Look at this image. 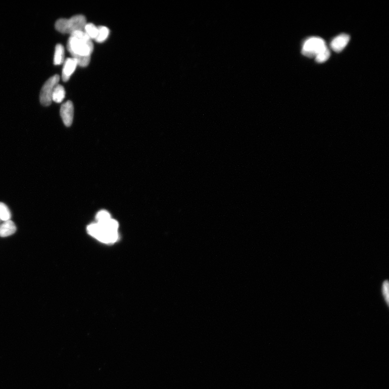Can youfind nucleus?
<instances>
[{
  "mask_svg": "<svg viewBox=\"0 0 389 389\" xmlns=\"http://www.w3.org/2000/svg\"><path fill=\"white\" fill-rule=\"evenodd\" d=\"M67 49L78 66L86 67L90 64L94 50L92 40L84 32L78 31L70 34Z\"/></svg>",
  "mask_w": 389,
  "mask_h": 389,
  "instance_id": "nucleus-1",
  "label": "nucleus"
},
{
  "mask_svg": "<svg viewBox=\"0 0 389 389\" xmlns=\"http://www.w3.org/2000/svg\"><path fill=\"white\" fill-rule=\"evenodd\" d=\"M118 228L119 223L110 219L104 222L91 224L87 227V231L92 237L101 243L109 244L115 243L119 238Z\"/></svg>",
  "mask_w": 389,
  "mask_h": 389,
  "instance_id": "nucleus-2",
  "label": "nucleus"
},
{
  "mask_svg": "<svg viewBox=\"0 0 389 389\" xmlns=\"http://www.w3.org/2000/svg\"><path fill=\"white\" fill-rule=\"evenodd\" d=\"M87 20L82 15H75L69 19H60L55 23L56 30L63 34H69L84 31Z\"/></svg>",
  "mask_w": 389,
  "mask_h": 389,
  "instance_id": "nucleus-3",
  "label": "nucleus"
},
{
  "mask_svg": "<svg viewBox=\"0 0 389 389\" xmlns=\"http://www.w3.org/2000/svg\"><path fill=\"white\" fill-rule=\"evenodd\" d=\"M325 41L318 37H312L305 41L302 53L306 57H316L320 53L327 48Z\"/></svg>",
  "mask_w": 389,
  "mask_h": 389,
  "instance_id": "nucleus-4",
  "label": "nucleus"
},
{
  "mask_svg": "<svg viewBox=\"0 0 389 389\" xmlns=\"http://www.w3.org/2000/svg\"><path fill=\"white\" fill-rule=\"evenodd\" d=\"M60 79V76L55 75L45 82L40 92V99L41 104L49 106L51 103L53 91L58 84Z\"/></svg>",
  "mask_w": 389,
  "mask_h": 389,
  "instance_id": "nucleus-5",
  "label": "nucleus"
},
{
  "mask_svg": "<svg viewBox=\"0 0 389 389\" xmlns=\"http://www.w3.org/2000/svg\"><path fill=\"white\" fill-rule=\"evenodd\" d=\"M74 106L71 101L63 103L61 107L60 115L65 126L72 125L74 117Z\"/></svg>",
  "mask_w": 389,
  "mask_h": 389,
  "instance_id": "nucleus-6",
  "label": "nucleus"
},
{
  "mask_svg": "<svg viewBox=\"0 0 389 389\" xmlns=\"http://www.w3.org/2000/svg\"><path fill=\"white\" fill-rule=\"evenodd\" d=\"M78 66L77 62L73 57L68 58L64 61L62 74V79L64 82L70 79Z\"/></svg>",
  "mask_w": 389,
  "mask_h": 389,
  "instance_id": "nucleus-7",
  "label": "nucleus"
},
{
  "mask_svg": "<svg viewBox=\"0 0 389 389\" xmlns=\"http://www.w3.org/2000/svg\"><path fill=\"white\" fill-rule=\"evenodd\" d=\"M350 39L349 35L347 34H342L339 35L332 41L331 44L332 49L337 52L342 51L349 42Z\"/></svg>",
  "mask_w": 389,
  "mask_h": 389,
  "instance_id": "nucleus-8",
  "label": "nucleus"
},
{
  "mask_svg": "<svg viewBox=\"0 0 389 389\" xmlns=\"http://www.w3.org/2000/svg\"><path fill=\"white\" fill-rule=\"evenodd\" d=\"M16 231L15 223L11 220L5 221L0 226V237L6 238L13 235Z\"/></svg>",
  "mask_w": 389,
  "mask_h": 389,
  "instance_id": "nucleus-9",
  "label": "nucleus"
},
{
  "mask_svg": "<svg viewBox=\"0 0 389 389\" xmlns=\"http://www.w3.org/2000/svg\"><path fill=\"white\" fill-rule=\"evenodd\" d=\"M66 96V91L64 87L58 84L54 88L52 96V101L56 103H61Z\"/></svg>",
  "mask_w": 389,
  "mask_h": 389,
  "instance_id": "nucleus-10",
  "label": "nucleus"
},
{
  "mask_svg": "<svg viewBox=\"0 0 389 389\" xmlns=\"http://www.w3.org/2000/svg\"><path fill=\"white\" fill-rule=\"evenodd\" d=\"M64 61V49L63 46L61 44L56 46L55 54L54 57V64L55 65H60Z\"/></svg>",
  "mask_w": 389,
  "mask_h": 389,
  "instance_id": "nucleus-11",
  "label": "nucleus"
},
{
  "mask_svg": "<svg viewBox=\"0 0 389 389\" xmlns=\"http://www.w3.org/2000/svg\"><path fill=\"white\" fill-rule=\"evenodd\" d=\"M98 32L97 37L95 40L98 43H102L107 40L109 37V29L105 26L98 27Z\"/></svg>",
  "mask_w": 389,
  "mask_h": 389,
  "instance_id": "nucleus-12",
  "label": "nucleus"
},
{
  "mask_svg": "<svg viewBox=\"0 0 389 389\" xmlns=\"http://www.w3.org/2000/svg\"><path fill=\"white\" fill-rule=\"evenodd\" d=\"M84 32L91 40H96L98 32V27L94 25L93 23H87L84 29Z\"/></svg>",
  "mask_w": 389,
  "mask_h": 389,
  "instance_id": "nucleus-13",
  "label": "nucleus"
},
{
  "mask_svg": "<svg viewBox=\"0 0 389 389\" xmlns=\"http://www.w3.org/2000/svg\"><path fill=\"white\" fill-rule=\"evenodd\" d=\"M11 214L7 206L4 203L0 202V219L3 221L10 220Z\"/></svg>",
  "mask_w": 389,
  "mask_h": 389,
  "instance_id": "nucleus-14",
  "label": "nucleus"
},
{
  "mask_svg": "<svg viewBox=\"0 0 389 389\" xmlns=\"http://www.w3.org/2000/svg\"><path fill=\"white\" fill-rule=\"evenodd\" d=\"M381 292L385 302L388 306H389V282L385 280L383 282L381 287Z\"/></svg>",
  "mask_w": 389,
  "mask_h": 389,
  "instance_id": "nucleus-15",
  "label": "nucleus"
},
{
  "mask_svg": "<svg viewBox=\"0 0 389 389\" xmlns=\"http://www.w3.org/2000/svg\"><path fill=\"white\" fill-rule=\"evenodd\" d=\"M331 56V52L327 48L321 51L319 54L316 56V61L318 63H322L327 61Z\"/></svg>",
  "mask_w": 389,
  "mask_h": 389,
  "instance_id": "nucleus-16",
  "label": "nucleus"
},
{
  "mask_svg": "<svg viewBox=\"0 0 389 389\" xmlns=\"http://www.w3.org/2000/svg\"><path fill=\"white\" fill-rule=\"evenodd\" d=\"M97 222L101 223L111 219L110 215L107 211L101 210L98 212L96 217Z\"/></svg>",
  "mask_w": 389,
  "mask_h": 389,
  "instance_id": "nucleus-17",
  "label": "nucleus"
}]
</instances>
